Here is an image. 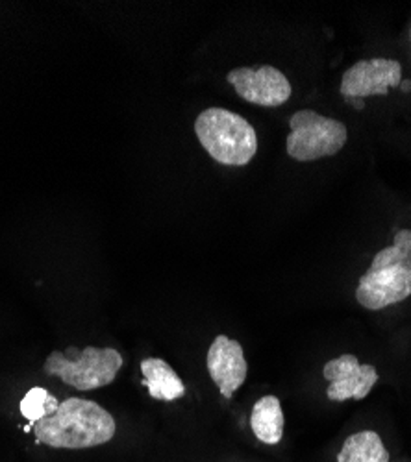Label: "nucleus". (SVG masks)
Listing matches in <instances>:
<instances>
[{"instance_id": "nucleus-6", "label": "nucleus", "mask_w": 411, "mask_h": 462, "mask_svg": "<svg viewBox=\"0 0 411 462\" xmlns=\"http://www.w3.org/2000/svg\"><path fill=\"white\" fill-rule=\"evenodd\" d=\"M227 80L243 100L261 107H278L293 95L287 76L273 65L239 67L229 72Z\"/></svg>"}, {"instance_id": "nucleus-13", "label": "nucleus", "mask_w": 411, "mask_h": 462, "mask_svg": "<svg viewBox=\"0 0 411 462\" xmlns=\"http://www.w3.org/2000/svg\"><path fill=\"white\" fill-rule=\"evenodd\" d=\"M58 407V398H54L47 389L33 387L32 391H28L21 402V414L30 421V426L26 430H33L37 421L54 414Z\"/></svg>"}, {"instance_id": "nucleus-7", "label": "nucleus", "mask_w": 411, "mask_h": 462, "mask_svg": "<svg viewBox=\"0 0 411 462\" xmlns=\"http://www.w3.org/2000/svg\"><path fill=\"white\" fill-rule=\"evenodd\" d=\"M402 82V65L397 60L370 58L354 63L345 70L340 93L349 100L367 97H386L391 88Z\"/></svg>"}, {"instance_id": "nucleus-5", "label": "nucleus", "mask_w": 411, "mask_h": 462, "mask_svg": "<svg viewBox=\"0 0 411 462\" xmlns=\"http://www.w3.org/2000/svg\"><path fill=\"white\" fill-rule=\"evenodd\" d=\"M287 153L294 162H315L330 158L343 150L349 132L341 121H335L313 109L296 111L289 119Z\"/></svg>"}, {"instance_id": "nucleus-2", "label": "nucleus", "mask_w": 411, "mask_h": 462, "mask_svg": "<svg viewBox=\"0 0 411 462\" xmlns=\"http://www.w3.org/2000/svg\"><path fill=\"white\" fill-rule=\"evenodd\" d=\"M411 296V229L395 234L393 245L380 250L360 278L356 300L369 311H380Z\"/></svg>"}, {"instance_id": "nucleus-11", "label": "nucleus", "mask_w": 411, "mask_h": 462, "mask_svg": "<svg viewBox=\"0 0 411 462\" xmlns=\"http://www.w3.org/2000/svg\"><path fill=\"white\" fill-rule=\"evenodd\" d=\"M250 428L259 442L267 446L280 444L284 437V411L276 396H264L254 403Z\"/></svg>"}, {"instance_id": "nucleus-8", "label": "nucleus", "mask_w": 411, "mask_h": 462, "mask_svg": "<svg viewBox=\"0 0 411 462\" xmlns=\"http://www.w3.org/2000/svg\"><path fill=\"white\" fill-rule=\"evenodd\" d=\"M324 379L330 381L326 396L332 402L363 400L378 381V372L372 365H360L356 356H341L332 359L322 368Z\"/></svg>"}, {"instance_id": "nucleus-1", "label": "nucleus", "mask_w": 411, "mask_h": 462, "mask_svg": "<svg viewBox=\"0 0 411 462\" xmlns=\"http://www.w3.org/2000/svg\"><path fill=\"white\" fill-rule=\"evenodd\" d=\"M35 440L56 449H88L107 444L117 433V423L102 405L69 398L58 411L33 426Z\"/></svg>"}, {"instance_id": "nucleus-9", "label": "nucleus", "mask_w": 411, "mask_h": 462, "mask_svg": "<svg viewBox=\"0 0 411 462\" xmlns=\"http://www.w3.org/2000/svg\"><path fill=\"white\" fill-rule=\"evenodd\" d=\"M206 366L215 387L227 400H230L236 391L241 389V384L245 383L248 374L243 346L238 340L229 338L227 335H217L211 342L206 357Z\"/></svg>"}, {"instance_id": "nucleus-4", "label": "nucleus", "mask_w": 411, "mask_h": 462, "mask_svg": "<svg viewBox=\"0 0 411 462\" xmlns=\"http://www.w3.org/2000/svg\"><path fill=\"white\" fill-rule=\"evenodd\" d=\"M121 366L123 356L116 348L88 346L86 350H79L70 346L65 352H52L43 370L47 375L61 379L72 389L91 393L114 383Z\"/></svg>"}, {"instance_id": "nucleus-14", "label": "nucleus", "mask_w": 411, "mask_h": 462, "mask_svg": "<svg viewBox=\"0 0 411 462\" xmlns=\"http://www.w3.org/2000/svg\"><path fill=\"white\" fill-rule=\"evenodd\" d=\"M409 37H411V28H409Z\"/></svg>"}, {"instance_id": "nucleus-3", "label": "nucleus", "mask_w": 411, "mask_h": 462, "mask_svg": "<svg viewBox=\"0 0 411 462\" xmlns=\"http://www.w3.org/2000/svg\"><path fill=\"white\" fill-rule=\"evenodd\" d=\"M195 134L210 158L220 165L245 167L257 152L256 130L230 109H204L195 121Z\"/></svg>"}, {"instance_id": "nucleus-12", "label": "nucleus", "mask_w": 411, "mask_h": 462, "mask_svg": "<svg viewBox=\"0 0 411 462\" xmlns=\"http://www.w3.org/2000/svg\"><path fill=\"white\" fill-rule=\"evenodd\" d=\"M338 462H389V451L378 433L360 431L345 440Z\"/></svg>"}, {"instance_id": "nucleus-10", "label": "nucleus", "mask_w": 411, "mask_h": 462, "mask_svg": "<svg viewBox=\"0 0 411 462\" xmlns=\"http://www.w3.org/2000/svg\"><path fill=\"white\" fill-rule=\"evenodd\" d=\"M143 384L148 394L160 402H176L183 398L185 384L173 366L158 357H148L141 361Z\"/></svg>"}]
</instances>
